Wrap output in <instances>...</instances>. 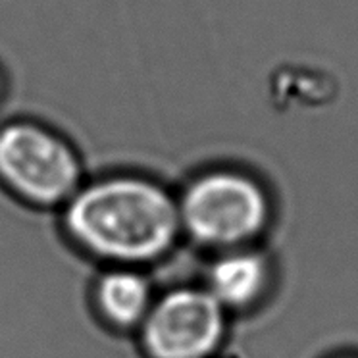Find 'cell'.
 <instances>
[{
    "label": "cell",
    "instance_id": "obj_7",
    "mask_svg": "<svg viewBox=\"0 0 358 358\" xmlns=\"http://www.w3.org/2000/svg\"><path fill=\"white\" fill-rule=\"evenodd\" d=\"M2 94H4V79L0 76V101H2Z\"/></svg>",
    "mask_w": 358,
    "mask_h": 358
},
{
    "label": "cell",
    "instance_id": "obj_5",
    "mask_svg": "<svg viewBox=\"0 0 358 358\" xmlns=\"http://www.w3.org/2000/svg\"><path fill=\"white\" fill-rule=\"evenodd\" d=\"M272 262L255 245L216 252L204 272L203 287L222 308L245 312L262 301L272 285Z\"/></svg>",
    "mask_w": 358,
    "mask_h": 358
},
{
    "label": "cell",
    "instance_id": "obj_1",
    "mask_svg": "<svg viewBox=\"0 0 358 358\" xmlns=\"http://www.w3.org/2000/svg\"><path fill=\"white\" fill-rule=\"evenodd\" d=\"M60 210L70 241L106 266L155 264L183 237L178 195L141 173L83 181Z\"/></svg>",
    "mask_w": 358,
    "mask_h": 358
},
{
    "label": "cell",
    "instance_id": "obj_4",
    "mask_svg": "<svg viewBox=\"0 0 358 358\" xmlns=\"http://www.w3.org/2000/svg\"><path fill=\"white\" fill-rule=\"evenodd\" d=\"M227 314L203 285H181L156 295L137 329L147 358H210L227 334Z\"/></svg>",
    "mask_w": 358,
    "mask_h": 358
},
{
    "label": "cell",
    "instance_id": "obj_2",
    "mask_svg": "<svg viewBox=\"0 0 358 358\" xmlns=\"http://www.w3.org/2000/svg\"><path fill=\"white\" fill-rule=\"evenodd\" d=\"M181 231L214 252L249 247L272 224V191L255 170L218 164L196 171L178 195Z\"/></svg>",
    "mask_w": 358,
    "mask_h": 358
},
{
    "label": "cell",
    "instance_id": "obj_3",
    "mask_svg": "<svg viewBox=\"0 0 358 358\" xmlns=\"http://www.w3.org/2000/svg\"><path fill=\"white\" fill-rule=\"evenodd\" d=\"M85 181L81 156L64 135L33 120L0 125V185L35 208H62Z\"/></svg>",
    "mask_w": 358,
    "mask_h": 358
},
{
    "label": "cell",
    "instance_id": "obj_6",
    "mask_svg": "<svg viewBox=\"0 0 358 358\" xmlns=\"http://www.w3.org/2000/svg\"><path fill=\"white\" fill-rule=\"evenodd\" d=\"M155 299V287L143 268L106 266L93 285L96 314L116 331L137 334Z\"/></svg>",
    "mask_w": 358,
    "mask_h": 358
}]
</instances>
